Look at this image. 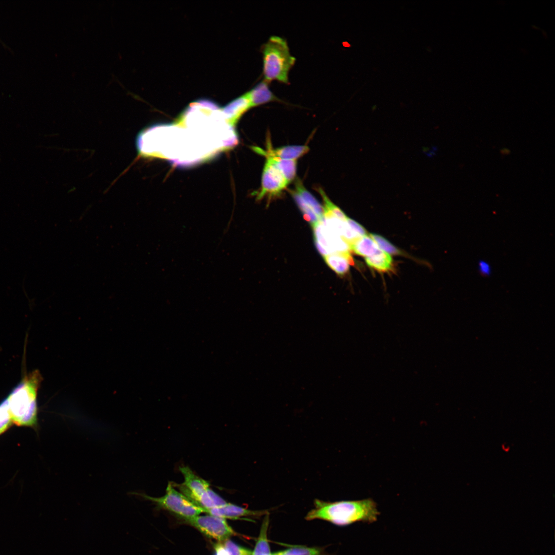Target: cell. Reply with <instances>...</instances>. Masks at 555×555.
<instances>
[{
	"mask_svg": "<svg viewBox=\"0 0 555 555\" xmlns=\"http://www.w3.org/2000/svg\"><path fill=\"white\" fill-rule=\"evenodd\" d=\"M262 52L264 81L288 84L289 71L295 58L291 55L287 42L281 37L272 36L263 45Z\"/></svg>",
	"mask_w": 555,
	"mask_h": 555,
	"instance_id": "3957f363",
	"label": "cell"
},
{
	"mask_svg": "<svg viewBox=\"0 0 555 555\" xmlns=\"http://www.w3.org/2000/svg\"><path fill=\"white\" fill-rule=\"evenodd\" d=\"M502 155H507L510 153V151L507 148H503L500 151Z\"/></svg>",
	"mask_w": 555,
	"mask_h": 555,
	"instance_id": "4316f807",
	"label": "cell"
},
{
	"mask_svg": "<svg viewBox=\"0 0 555 555\" xmlns=\"http://www.w3.org/2000/svg\"><path fill=\"white\" fill-rule=\"evenodd\" d=\"M267 144L266 151L256 147H254L253 149L256 153L266 157H271L295 160L308 153L309 150V147L306 145H286L273 149L271 146L270 143Z\"/></svg>",
	"mask_w": 555,
	"mask_h": 555,
	"instance_id": "30bf717a",
	"label": "cell"
},
{
	"mask_svg": "<svg viewBox=\"0 0 555 555\" xmlns=\"http://www.w3.org/2000/svg\"><path fill=\"white\" fill-rule=\"evenodd\" d=\"M273 555H321V550L316 547L292 546L286 549L272 553Z\"/></svg>",
	"mask_w": 555,
	"mask_h": 555,
	"instance_id": "ffe728a7",
	"label": "cell"
},
{
	"mask_svg": "<svg viewBox=\"0 0 555 555\" xmlns=\"http://www.w3.org/2000/svg\"><path fill=\"white\" fill-rule=\"evenodd\" d=\"M266 158L279 170L288 183L295 178L297 174V161L295 160L283 159L271 157Z\"/></svg>",
	"mask_w": 555,
	"mask_h": 555,
	"instance_id": "9a60e30c",
	"label": "cell"
},
{
	"mask_svg": "<svg viewBox=\"0 0 555 555\" xmlns=\"http://www.w3.org/2000/svg\"><path fill=\"white\" fill-rule=\"evenodd\" d=\"M214 555H229L223 544L219 542L214 545Z\"/></svg>",
	"mask_w": 555,
	"mask_h": 555,
	"instance_id": "484cf974",
	"label": "cell"
},
{
	"mask_svg": "<svg viewBox=\"0 0 555 555\" xmlns=\"http://www.w3.org/2000/svg\"><path fill=\"white\" fill-rule=\"evenodd\" d=\"M290 193L300 210L302 212L304 218L309 222L312 226L320 220L314 211L295 190H291Z\"/></svg>",
	"mask_w": 555,
	"mask_h": 555,
	"instance_id": "d6986e66",
	"label": "cell"
},
{
	"mask_svg": "<svg viewBox=\"0 0 555 555\" xmlns=\"http://www.w3.org/2000/svg\"><path fill=\"white\" fill-rule=\"evenodd\" d=\"M41 376L37 371L25 376L6 399L11 419L19 425H32L36 422L37 391Z\"/></svg>",
	"mask_w": 555,
	"mask_h": 555,
	"instance_id": "7a4b0ae2",
	"label": "cell"
},
{
	"mask_svg": "<svg viewBox=\"0 0 555 555\" xmlns=\"http://www.w3.org/2000/svg\"><path fill=\"white\" fill-rule=\"evenodd\" d=\"M269 523V513L265 515L261 526L252 555H271V553L267 538V531Z\"/></svg>",
	"mask_w": 555,
	"mask_h": 555,
	"instance_id": "e0dca14e",
	"label": "cell"
},
{
	"mask_svg": "<svg viewBox=\"0 0 555 555\" xmlns=\"http://www.w3.org/2000/svg\"><path fill=\"white\" fill-rule=\"evenodd\" d=\"M251 107L247 94L235 99L221 110L229 125L234 127L240 117Z\"/></svg>",
	"mask_w": 555,
	"mask_h": 555,
	"instance_id": "8fae6325",
	"label": "cell"
},
{
	"mask_svg": "<svg viewBox=\"0 0 555 555\" xmlns=\"http://www.w3.org/2000/svg\"><path fill=\"white\" fill-rule=\"evenodd\" d=\"M317 250L323 256L335 253L349 252L350 246L342 237L329 232L321 220L312 226Z\"/></svg>",
	"mask_w": 555,
	"mask_h": 555,
	"instance_id": "52a82bcc",
	"label": "cell"
},
{
	"mask_svg": "<svg viewBox=\"0 0 555 555\" xmlns=\"http://www.w3.org/2000/svg\"><path fill=\"white\" fill-rule=\"evenodd\" d=\"M323 257L329 267L340 275L345 274L349 270V265L354 263L349 252L331 253Z\"/></svg>",
	"mask_w": 555,
	"mask_h": 555,
	"instance_id": "4fadbf2b",
	"label": "cell"
},
{
	"mask_svg": "<svg viewBox=\"0 0 555 555\" xmlns=\"http://www.w3.org/2000/svg\"><path fill=\"white\" fill-rule=\"evenodd\" d=\"M205 513L225 519H237L245 516L260 517L268 513L267 511L251 510L228 503L221 506L206 510Z\"/></svg>",
	"mask_w": 555,
	"mask_h": 555,
	"instance_id": "9c48e42d",
	"label": "cell"
},
{
	"mask_svg": "<svg viewBox=\"0 0 555 555\" xmlns=\"http://www.w3.org/2000/svg\"><path fill=\"white\" fill-rule=\"evenodd\" d=\"M369 236L375 242L381 250L393 254H399L401 252L383 237L376 234H371Z\"/></svg>",
	"mask_w": 555,
	"mask_h": 555,
	"instance_id": "44dd1931",
	"label": "cell"
},
{
	"mask_svg": "<svg viewBox=\"0 0 555 555\" xmlns=\"http://www.w3.org/2000/svg\"><path fill=\"white\" fill-rule=\"evenodd\" d=\"M179 470L183 475L184 482L177 487L180 492L191 501L202 508L210 509L221 505L224 499L210 488L207 480L199 477L188 466H181Z\"/></svg>",
	"mask_w": 555,
	"mask_h": 555,
	"instance_id": "277c9868",
	"label": "cell"
},
{
	"mask_svg": "<svg viewBox=\"0 0 555 555\" xmlns=\"http://www.w3.org/2000/svg\"><path fill=\"white\" fill-rule=\"evenodd\" d=\"M288 184L279 170L267 159L263 169L261 187L257 193L256 199L275 198L280 195Z\"/></svg>",
	"mask_w": 555,
	"mask_h": 555,
	"instance_id": "ba28073f",
	"label": "cell"
},
{
	"mask_svg": "<svg viewBox=\"0 0 555 555\" xmlns=\"http://www.w3.org/2000/svg\"><path fill=\"white\" fill-rule=\"evenodd\" d=\"M251 107L256 106L272 101H280L270 90L268 82L265 81L257 84L247 92Z\"/></svg>",
	"mask_w": 555,
	"mask_h": 555,
	"instance_id": "7c38bea8",
	"label": "cell"
},
{
	"mask_svg": "<svg viewBox=\"0 0 555 555\" xmlns=\"http://www.w3.org/2000/svg\"><path fill=\"white\" fill-rule=\"evenodd\" d=\"M349 246L350 249L356 254L365 257L375 254L380 250L375 242L367 235L357 238Z\"/></svg>",
	"mask_w": 555,
	"mask_h": 555,
	"instance_id": "5bb4252c",
	"label": "cell"
},
{
	"mask_svg": "<svg viewBox=\"0 0 555 555\" xmlns=\"http://www.w3.org/2000/svg\"><path fill=\"white\" fill-rule=\"evenodd\" d=\"M143 498L150 500L160 508L166 510L184 520L205 513V510L193 503L181 492L175 489L173 483H169L165 494L159 497L138 494Z\"/></svg>",
	"mask_w": 555,
	"mask_h": 555,
	"instance_id": "5b68a950",
	"label": "cell"
},
{
	"mask_svg": "<svg viewBox=\"0 0 555 555\" xmlns=\"http://www.w3.org/2000/svg\"><path fill=\"white\" fill-rule=\"evenodd\" d=\"M295 191L301 196L302 199L311 208L321 220L323 216V207H322L316 198L306 190L299 180L297 181L295 183Z\"/></svg>",
	"mask_w": 555,
	"mask_h": 555,
	"instance_id": "ac0fdd59",
	"label": "cell"
},
{
	"mask_svg": "<svg viewBox=\"0 0 555 555\" xmlns=\"http://www.w3.org/2000/svg\"><path fill=\"white\" fill-rule=\"evenodd\" d=\"M11 419L8 412L6 399L0 404V434L9 426Z\"/></svg>",
	"mask_w": 555,
	"mask_h": 555,
	"instance_id": "603a6c76",
	"label": "cell"
},
{
	"mask_svg": "<svg viewBox=\"0 0 555 555\" xmlns=\"http://www.w3.org/2000/svg\"><path fill=\"white\" fill-rule=\"evenodd\" d=\"M314 505L305 516L306 520L319 519L339 526L357 522L373 523L380 514L376 503L371 498L335 502L316 499Z\"/></svg>",
	"mask_w": 555,
	"mask_h": 555,
	"instance_id": "6da1fadb",
	"label": "cell"
},
{
	"mask_svg": "<svg viewBox=\"0 0 555 555\" xmlns=\"http://www.w3.org/2000/svg\"><path fill=\"white\" fill-rule=\"evenodd\" d=\"M478 270L480 274L484 276H489L492 272L490 264L487 261L480 260L478 263Z\"/></svg>",
	"mask_w": 555,
	"mask_h": 555,
	"instance_id": "d4e9b609",
	"label": "cell"
},
{
	"mask_svg": "<svg viewBox=\"0 0 555 555\" xmlns=\"http://www.w3.org/2000/svg\"><path fill=\"white\" fill-rule=\"evenodd\" d=\"M346 223L350 229L359 237L367 235V232L364 228L354 220L347 217Z\"/></svg>",
	"mask_w": 555,
	"mask_h": 555,
	"instance_id": "cb8c5ba5",
	"label": "cell"
},
{
	"mask_svg": "<svg viewBox=\"0 0 555 555\" xmlns=\"http://www.w3.org/2000/svg\"><path fill=\"white\" fill-rule=\"evenodd\" d=\"M365 259L368 266L379 271L385 272L392 267V258L390 254L381 249Z\"/></svg>",
	"mask_w": 555,
	"mask_h": 555,
	"instance_id": "2e32d148",
	"label": "cell"
},
{
	"mask_svg": "<svg viewBox=\"0 0 555 555\" xmlns=\"http://www.w3.org/2000/svg\"><path fill=\"white\" fill-rule=\"evenodd\" d=\"M223 542V545L229 555H252V551L236 544L229 539Z\"/></svg>",
	"mask_w": 555,
	"mask_h": 555,
	"instance_id": "7402d4cb",
	"label": "cell"
},
{
	"mask_svg": "<svg viewBox=\"0 0 555 555\" xmlns=\"http://www.w3.org/2000/svg\"><path fill=\"white\" fill-rule=\"evenodd\" d=\"M185 521L203 534L219 542L235 534L226 520L220 517L211 514L199 515Z\"/></svg>",
	"mask_w": 555,
	"mask_h": 555,
	"instance_id": "8992f818",
	"label": "cell"
}]
</instances>
